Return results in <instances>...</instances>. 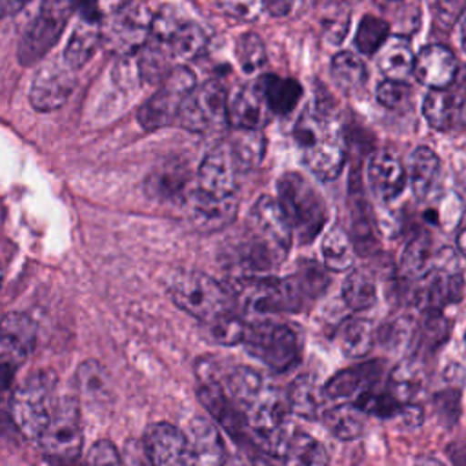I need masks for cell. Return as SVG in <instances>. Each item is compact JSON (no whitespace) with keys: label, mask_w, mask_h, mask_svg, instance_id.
Wrapping results in <instances>:
<instances>
[{"label":"cell","mask_w":466,"mask_h":466,"mask_svg":"<svg viewBox=\"0 0 466 466\" xmlns=\"http://www.w3.org/2000/svg\"><path fill=\"white\" fill-rule=\"evenodd\" d=\"M293 135L311 173L322 180H333L340 175L346 162V146L333 116L320 107H309L299 116Z\"/></svg>","instance_id":"1"},{"label":"cell","mask_w":466,"mask_h":466,"mask_svg":"<svg viewBox=\"0 0 466 466\" xmlns=\"http://www.w3.org/2000/svg\"><path fill=\"white\" fill-rule=\"evenodd\" d=\"M56 373L53 370H36L29 373L15 390L9 400V415L16 430L36 442L47 426L56 397Z\"/></svg>","instance_id":"2"},{"label":"cell","mask_w":466,"mask_h":466,"mask_svg":"<svg viewBox=\"0 0 466 466\" xmlns=\"http://www.w3.org/2000/svg\"><path fill=\"white\" fill-rule=\"evenodd\" d=\"M277 202L288 218L291 233H295L302 244L311 242L328 218L320 195L299 173H284L277 182Z\"/></svg>","instance_id":"3"},{"label":"cell","mask_w":466,"mask_h":466,"mask_svg":"<svg viewBox=\"0 0 466 466\" xmlns=\"http://www.w3.org/2000/svg\"><path fill=\"white\" fill-rule=\"evenodd\" d=\"M167 293L175 306L204 324L231 311L228 291L215 279L197 269H177L167 280Z\"/></svg>","instance_id":"4"},{"label":"cell","mask_w":466,"mask_h":466,"mask_svg":"<svg viewBox=\"0 0 466 466\" xmlns=\"http://www.w3.org/2000/svg\"><path fill=\"white\" fill-rule=\"evenodd\" d=\"M242 344L249 355L279 373L291 370L302 353L299 335L289 326L271 320L248 322Z\"/></svg>","instance_id":"5"},{"label":"cell","mask_w":466,"mask_h":466,"mask_svg":"<svg viewBox=\"0 0 466 466\" xmlns=\"http://www.w3.org/2000/svg\"><path fill=\"white\" fill-rule=\"evenodd\" d=\"M75 5L69 2H42L38 13L25 25L18 47L16 56L18 62L25 67L40 62L49 49L58 42Z\"/></svg>","instance_id":"6"},{"label":"cell","mask_w":466,"mask_h":466,"mask_svg":"<svg viewBox=\"0 0 466 466\" xmlns=\"http://www.w3.org/2000/svg\"><path fill=\"white\" fill-rule=\"evenodd\" d=\"M153 15L142 2L120 4L102 24V44L120 58L140 51L151 33Z\"/></svg>","instance_id":"7"},{"label":"cell","mask_w":466,"mask_h":466,"mask_svg":"<svg viewBox=\"0 0 466 466\" xmlns=\"http://www.w3.org/2000/svg\"><path fill=\"white\" fill-rule=\"evenodd\" d=\"M195 75L186 66H175L158 89L138 107L137 120L146 131L166 127L177 120L186 96L195 89Z\"/></svg>","instance_id":"8"},{"label":"cell","mask_w":466,"mask_h":466,"mask_svg":"<svg viewBox=\"0 0 466 466\" xmlns=\"http://www.w3.org/2000/svg\"><path fill=\"white\" fill-rule=\"evenodd\" d=\"M82 442L84 433L78 400L71 395L56 399L51 419L36 444L51 459L73 461L80 455Z\"/></svg>","instance_id":"9"},{"label":"cell","mask_w":466,"mask_h":466,"mask_svg":"<svg viewBox=\"0 0 466 466\" xmlns=\"http://www.w3.org/2000/svg\"><path fill=\"white\" fill-rule=\"evenodd\" d=\"M178 122L191 133H209L228 126V93L218 80H208L186 96Z\"/></svg>","instance_id":"10"},{"label":"cell","mask_w":466,"mask_h":466,"mask_svg":"<svg viewBox=\"0 0 466 466\" xmlns=\"http://www.w3.org/2000/svg\"><path fill=\"white\" fill-rule=\"evenodd\" d=\"M237 295L246 309L258 315L297 311L304 306L291 279L244 277L238 282Z\"/></svg>","instance_id":"11"},{"label":"cell","mask_w":466,"mask_h":466,"mask_svg":"<svg viewBox=\"0 0 466 466\" xmlns=\"http://www.w3.org/2000/svg\"><path fill=\"white\" fill-rule=\"evenodd\" d=\"M240 175L228 140H222L204 155L197 171L195 191L217 200H233Z\"/></svg>","instance_id":"12"},{"label":"cell","mask_w":466,"mask_h":466,"mask_svg":"<svg viewBox=\"0 0 466 466\" xmlns=\"http://www.w3.org/2000/svg\"><path fill=\"white\" fill-rule=\"evenodd\" d=\"M76 86V75L64 60H49L31 80L29 102L36 111L49 113L62 107Z\"/></svg>","instance_id":"13"},{"label":"cell","mask_w":466,"mask_h":466,"mask_svg":"<svg viewBox=\"0 0 466 466\" xmlns=\"http://www.w3.org/2000/svg\"><path fill=\"white\" fill-rule=\"evenodd\" d=\"M228 451L215 424L204 417H193L184 431V453L180 466H226Z\"/></svg>","instance_id":"14"},{"label":"cell","mask_w":466,"mask_h":466,"mask_svg":"<svg viewBox=\"0 0 466 466\" xmlns=\"http://www.w3.org/2000/svg\"><path fill=\"white\" fill-rule=\"evenodd\" d=\"M78 9L80 18L67 40L62 58L73 71L84 67L102 44V15L98 13L96 5L84 4Z\"/></svg>","instance_id":"15"},{"label":"cell","mask_w":466,"mask_h":466,"mask_svg":"<svg viewBox=\"0 0 466 466\" xmlns=\"http://www.w3.org/2000/svg\"><path fill=\"white\" fill-rule=\"evenodd\" d=\"M251 229H253L251 233H255L257 237L266 240L279 253H282V255L288 253L291 240H293V233H291L288 218H286L280 204L277 202V198L264 195L253 204Z\"/></svg>","instance_id":"16"},{"label":"cell","mask_w":466,"mask_h":466,"mask_svg":"<svg viewBox=\"0 0 466 466\" xmlns=\"http://www.w3.org/2000/svg\"><path fill=\"white\" fill-rule=\"evenodd\" d=\"M413 75L430 89H448L457 75V58L450 47L430 44L415 55Z\"/></svg>","instance_id":"17"},{"label":"cell","mask_w":466,"mask_h":466,"mask_svg":"<svg viewBox=\"0 0 466 466\" xmlns=\"http://www.w3.org/2000/svg\"><path fill=\"white\" fill-rule=\"evenodd\" d=\"M36 324L20 311H9L0 319V357L4 362L16 366L35 348Z\"/></svg>","instance_id":"18"},{"label":"cell","mask_w":466,"mask_h":466,"mask_svg":"<svg viewBox=\"0 0 466 466\" xmlns=\"http://www.w3.org/2000/svg\"><path fill=\"white\" fill-rule=\"evenodd\" d=\"M198 399L233 439L238 442H253L242 411L229 400L220 382H200Z\"/></svg>","instance_id":"19"},{"label":"cell","mask_w":466,"mask_h":466,"mask_svg":"<svg viewBox=\"0 0 466 466\" xmlns=\"http://www.w3.org/2000/svg\"><path fill=\"white\" fill-rule=\"evenodd\" d=\"M380 373H382V362L379 360L340 370L322 386L324 397L331 400H342V399L355 400L359 395L377 386Z\"/></svg>","instance_id":"20"},{"label":"cell","mask_w":466,"mask_h":466,"mask_svg":"<svg viewBox=\"0 0 466 466\" xmlns=\"http://www.w3.org/2000/svg\"><path fill=\"white\" fill-rule=\"evenodd\" d=\"M144 450L151 466H180L184 431L169 422H153L144 431Z\"/></svg>","instance_id":"21"},{"label":"cell","mask_w":466,"mask_h":466,"mask_svg":"<svg viewBox=\"0 0 466 466\" xmlns=\"http://www.w3.org/2000/svg\"><path fill=\"white\" fill-rule=\"evenodd\" d=\"M189 222L200 231H215L228 226L237 213V198L217 200L191 189L184 198Z\"/></svg>","instance_id":"22"},{"label":"cell","mask_w":466,"mask_h":466,"mask_svg":"<svg viewBox=\"0 0 466 466\" xmlns=\"http://www.w3.org/2000/svg\"><path fill=\"white\" fill-rule=\"evenodd\" d=\"M368 182L373 195L390 202L397 198L406 186V171L399 158L388 151H377L368 162Z\"/></svg>","instance_id":"23"},{"label":"cell","mask_w":466,"mask_h":466,"mask_svg":"<svg viewBox=\"0 0 466 466\" xmlns=\"http://www.w3.org/2000/svg\"><path fill=\"white\" fill-rule=\"evenodd\" d=\"M268 118L269 111L253 86H242L228 98V124L237 131H260Z\"/></svg>","instance_id":"24"},{"label":"cell","mask_w":466,"mask_h":466,"mask_svg":"<svg viewBox=\"0 0 466 466\" xmlns=\"http://www.w3.org/2000/svg\"><path fill=\"white\" fill-rule=\"evenodd\" d=\"M253 87L260 95L269 115L284 116L291 113L302 96V86L297 80L279 76L273 73L258 76Z\"/></svg>","instance_id":"25"},{"label":"cell","mask_w":466,"mask_h":466,"mask_svg":"<svg viewBox=\"0 0 466 466\" xmlns=\"http://www.w3.org/2000/svg\"><path fill=\"white\" fill-rule=\"evenodd\" d=\"M404 171L410 178L413 195L419 200H426L437 186V178L441 173L439 157L430 147L419 146L410 153L408 167Z\"/></svg>","instance_id":"26"},{"label":"cell","mask_w":466,"mask_h":466,"mask_svg":"<svg viewBox=\"0 0 466 466\" xmlns=\"http://www.w3.org/2000/svg\"><path fill=\"white\" fill-rule=\"evenodd\" d=\"M413 58L410 40L402 35H393L379 47L377 66L386 75V80L404 82L413 73Z\"/></svg>","instance_id":"27"},{"label":"cell","mask_w":466,"mask_h":466,"mask_svg":"<svg viewBox=\"0 0 466 466\" xmlns=\"http://www.w3.org/2000/svg\"><path fill=\"white\" fill-rule=\"evenodd\" d=\"M324 399L322 388L308 375L297 377L286 395L288 410L308 420L320 419L324 411Z\"/></svg>","instance_id":"28"},{"label":"cell","mask_w":466,"mask_h":466,"mask_svg":"<svg viewBox=\"0 0 466 466\" xmlns=\"http://www.w3.org/2000/svg\"><path fill=\"white\" fill-rule=\"evenodd\" d=\"M280 457L284 466H328L329 457L326 448L309 433L291 431Z\"/></svg>","instance_id":"29"},{"label":"cell","mask_w":466,"mask_h":466,"mask_svg":"<svg viewBox=\"0 0 466 466\" xmlns=\"http://www.w3.org/2000/svg\"><path fill=\"white\" fill-rule=\"evenodd\" d=\"M76 388L80 397L89 404H106L111 400V380L98 360H84L76 370Z\"/></svg>","instance_id":"30"},{"label":"cell","mask_w":466,"mask_h":466,"mask_svg":"<svg viewBox=\"0 0 466 466\" xmlns=\"http://www.w3.org/2000/svg\"><path fill=\"white\" fill-rule=\"evenodd\" d=\"M320 417L329 433L340 441H353L360 437L366 424V415L351 402L326 408Z\"/></svg>","instance_id":"31"},{"label":"cell","mask_w":466,"mask_h":466,"mask_svg":"<svg viewBox=\"0 0 466 466\" xmlns=\"http://www.w3.org/2000/svg\"><path fill=\"white\" fill-rule=\"evenodd\" d=\"M187 180H189L187 167L180 162H169V164L158 166L147 177L146 191L158 200L175 198L186 191Z\"/></svg>","instance_id":"32"},{"label":"cell","mask_w":466,"mask_h":466,"mask_svg":"<svg viewBox=\"0 0 466 466\" xmlns=\"http://www.w3.org/2000/svg\"><path fill=\"white\" fill-rule=\"evenodd\" d=\"M426 122L437 131H450L457 116L455 95L448 89H430L422 102Z\"/></svg>","instance_id":"33"},{"label":"cell","mask_w":466,"mask_h":466,"mask_svg":"<svg viewBox=\"0 0 466 466\" xmlns=\"http://www.w3.org/2000/svg\"><path fill=\"white\" fill-rule=\"evenodd\" d=\"M322 260L331 271H346L353 266L355 248L351 237L342 228H331L322 238Z\"/></svg>","instance_id":"34"},{"label":"cell","mask_w":466,"mask_h":466,"mask_svg":"<svg viewBox=\"0 0 466 466\" xmlns=\"http://www.w3.org/2000/svg\"><path fill=\"white\" fill-rule=\"evenodd\" d=\"M424 382L422 370L415 360H404L397 364L390 375V395L399 404H413V397L420 391Z\"/></svg>","instance_id":"35"},{"label":"cell","mask_w":466,"mask_h":466,"mask_svg":"<svg viewBox=\"0 0 466 466\" xmlns=\"http://www.w3.org/2000/svg\"><path fill=\"white\" fill-rule=\"evenodd\" d=\"M433 240L428 233H417L411 237L400 255V269L408 277H422L433 264Z\"/></svg>","instance_id":"36"},{"label":"cell","mask_w":466,"mask_h":466,"mask_svg":"<svg viewBox=\"0 0 466 466\" xmlns=\"http://www.w3.org/2000/svg\"><path fill=\"white\" fill-rule=\"evenodd\" d=\"M342 299L348 308L355 311H364L377 302V284L370 273L364 269L351 271L342 284Z\"/></svg>","instance_id":"37"},{"label":"cell","mask_w":466,"mask_h":466,"mask_svg":"<svg viewBox=\"0 0 466 466\" xmlns=\"http://www.w3.org/2000/svg\"><path fill=\"white\" fill-rule=\"evenodd\" d=\"M331 76L335 84L346 91H357L368 78L364 62L351 51H340L331 58Z\"/></svg>","instance_id":"38"},{"label":"cell","mask_w":466,"mask_h":466,"mask_svg":"<svg viewBox=\"0 0 466 466\" xmlns=\"http://www.w3.org/2000/svg\"><path fill=\"white\" fill-rule=\"evenodd\" d=\"M340 348L348 357H364L375 340V328L368 319H348L340 328Z\"/></svg>","instance_id":"39"},{"label":"cell","mask_w":466,"mask_h":466,"mask_svg":"<svg viewBox=\"0 0 466 466\" xmlns=\"http://www.w3.org/2000/svg\"><path fill=\"white\" fill-rule=\"evenodd\" d=\"M240 173L255 167L264 157V137L260 131H237L228 138Z\"/></svg>","instance_id":"40"},{"label":"cell","mask_w":466,"mask_h":466,"mask_svg":"<svg viewBox=\"0 0 466 466\" xmlns=\"http://www.w3.org/2000/svg\"><path fill=\"white\" fill-rule=\"evenodd\" d=\"M390 36V24L375 15H366L359 22L355 33V46L362 55H373Z\"/></svg>","instance_id":"41"},{"label":"cell","mask_w":466,"mask_h":466,"mask_svg":"<svg viewBox=\"0 0 466 466\" xmlns=\"http://www.w3.org/2000/svg\"><path fill=\"white\" fill-rule=\"evenodd\" d=\"M206 326H208V335L211 337V340H215L217 344H224V346H235L244 340L248 322H244L237 313L228 311V313L217 317L215 320L208 322Z\"/></svg>","instance_id":"42"},{"label":"cell","mask_w":466,"mask_h":466,"mask_svg":"<svg viewBox=\"0 0 466 466\" xmlns=\"http://www.w3.org/2000/svg\"><path fill=\"white\" fill-rule=\"evenodd\" d=\"M237 60L244 73H257L266 62V47L258 35L244 33L237 40Z\"/></svg>","instance_id":"43"},{"label":"cell","mask_w":466,"mask_h":466,"mask_svg":"<svg viewBox=\"0 0 466 466\" xmlns=\"http://www.w3.org/2000/svg\"><path fill=\"white\" fill-rule=\"evenodd\" d=\"M291 280H293L302 300L322 295V291L328 284V277L322 271V268H319L311 260H306V264H302V268L299 269V273L295 277H291Z\"/></svg>","instance_id":"44"},{"label":"cell","mask_w":466,"mask_h":466,"mask_svg":"<svg viewBox=\"0 0 466 466\" xmlns=\"http://www.w3.org/2000/svg\"><path fill=\"white\" fill-rule=\"evenodd\" d=\"M411 89L406 82L397 80H382L377 86V100L390 109H399L410 102Z\"/></svg>","instance_id":"45"},{"label":"cell","mask_w":466,"mask_h":466,"mask_svg":"<svg viewBox=\"0 0 466 466\" xmlns=\"http://www.w3.org/2000/svg\"><path fill=\"white\" fill-rule=\"evenodd\" d=\"M217 7L235 18V20H242V22H251L257 20L258 15L264 11V2H238V0H231V2H218Z\"/></svg>","instance_id":"46"},{"label":"cell","mask_w":466,"mask_h":466,"mask_svg":"<svg viewBox=\"0 0 466 466\" xmlns=\"http://www.w3.org/2000/svg\"><path fill=\"white\" fill-rule=\"evenodd\" d=\"M87 466H120V457L111 441H96L87 451Z\"/></svg>","instance_id":"47"},{"label":"cell","mask_w":466,"mask_h":466,"mask_svg":"<svg viewBox=\"0 0 466 466\" xmlns=\"http://www.w3.org/2000/svg\"><path fill=\"white\" fill-rule=\"evenodd\" d=\"M27 4L20 0H0V18H11L22 11Z\"/></svg>","instance_id":"48"},{"label":"cell","mask_w":466,"mask_h":466,"mask_svg":"<svg viewBox=\"0 0 466 466\" xmlns=\"http://www.w3.org/2000/svg\"><path fill=\"white\" fill-rule=\"evenodd\" d=\"M264 9L269 11L273 16H282L291 9L289 2H264Z\"/></svg>","instance_id":"49"},{"label":"cell","mask_w":466,"mask_h":466,"mask_svg":"<svg viewBox=\"0 0 466 466\" xmlns=\"http://www.w3.org/2000/svg\"><path fill=\"white\" fill-rule=\"evenodd\" d=\"M415 466H444V464L433 457H422L415 462Z\"/></svg>","instance_id":"50"},{"label":"cell","mask_w":466,"mask_h":466,"mask_svg":"<svg viewBox=\"0 0 466 466\" xmlns=\"http://www.w3.org/2000/svg\"><path fill=\"white\" fill-rule=\"evenodd\" d=\"M251 466H269L268 462H262V461H257V462H253Z\"/></svg>","instance_id":"51"},{"label":"cell","mask_w":466,"mask_h":466,"mask_svg":"<svg viewBox=\"0 0 466 466\" xmlns=\"http://www.w3.org/2000/svg\"><path fill=\"white\" fill-rule=\"evenodd\" d=\"M2 279H4V271H2V264H0V286H2Z\"/></svg>","instance_id":"52"}]
</instances>
